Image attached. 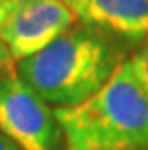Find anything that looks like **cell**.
Wrapping results in <instances>:
<instances>
[{
    "instance_id": "6da1fadb",
    "label": "cell",
    "mask_w": 148,
    "mask_h": 150,
    "mask_svg": "<svg viewBox=\"0 0 148 150\" xmlns=\"http://www.w3.org/2000/svg\"><path fill=\"white\" fill-rule=\"evenodd\" d=\"M123 61L121 40L77 22L43 50L18 61L16 73L48 105L70 107L95 95Z\"/></svg>"
},
{
    "instance_id": "9c48e42d",
    "label": "cell",
    "mask_w": 148,
    "mask_h": 150,
    "mask_svg": "<svg viewBox=\"0 0 148 150\" xmlns=\"http://www.w3.org/2000/svg\"><path fill=\"white\" fill-rule=\"evenodd\" d=\"M0 150H22L16 143H13L6 134L0 132Z\"/></svg>"
},
{
    "instance_id": "ba28073f",
    "label": "cell",
    "mask_w": 148,
    "mask_h": 150,
    "mask_svg": "<svg viewBox=\"0 0 148 150\" xmlns=\"http://www.w3.org/2000/svg\"><path fill=\"white\" fill-rule=\"evenodd\" d=\"M16 6H18V0H0V30H2L6 20Z\"/></svg>"
},
{
    "instance_id": "3957f363",
    "label": "cell",
    "mask_w": 148,
    "mask_h": 150,
    "mask_svg": "<svg viewBox=\"0 0 148 150\" xmlns=\"http://www.w3.org/2000/svg\"><path fill=\"white\" fill-rule=\"evenodd\" d=\"M0 132L22 150H64L55 111L14 70L0 73Z\"/></svg>"
},
{
    "instance_id": "5b68a950",
    "label": "cell",
    "mask_w": 148,
    "mask_h": 150,
    "mask_svg": "<svg viewBox=\"0 0 148 150\" xmlns=\"http://www.w3.org/2000/svg\"><path fill=\"white\" fill-rule=\"evenodd\" d=\"M79 22L100 29L125 43L148 38V0H63Z\"/></svg>"
},
{
    "instance_id": "30bf717a",
    "label": "cell",
    "mask_w": 148,
    "mask_h": 150,
    "mask_svg": "<svg viewBox=\"0 0 148 150\" xmlns=\"http://www.w3.org/2000/svg\"><path fill=\"white\" fill-rule=\"evenodd\" d=\"M18 2H22V0H18Z\"/></svg>"
},
{
    "instance_id": "8992f818",
    "label": "cell",
    "mask_w": 148,
    "mask_h": 150,
    "mask_svg": "<svg viewBox=\"0 0 148 150\" xmlns=\"http://www.w3.org/2000/svg\"><path fill=\"white\" fill-rule=\"evenodd\" d=\"M130 59V64H132V70L136 73V77L141 84V88L144 89L146 97H148V38L139 45V48L136 50V54L132 55Z\"/></svg>"
},
{
    "instance_id": "7a4b0ae2",
    "label": "cell",
    "mask_w": 148,
    "mask_h": 150,
    "mask_svg": "<svg viewBox=\"0 0 148 150\" xmlns=\"http://www.w3.org/2000/svg\"><path fill=\"white\" fill-rule=\"evenodd\" d=\"M64 150H148V97L130 59L77 105L57 107Z\"/></svg>"
},
{
    "instance_id": "277c9868",
    "label": "cell",
    "mask_w": 148,
    "mask_h": 150,
    "mask_svg": "<svg viewBox=\"0 0 148 150\" xmlns=\"http://www.w3.org/2000/svg\"><path fill=\"white\" fill-rule=\"evenodd\" d=\"M79 22L63 0H22L6 20L0 40L18 63L43 50Z\"/></svg>"
},
{
    "instance_id": "52a82bcc",
    "label": "cell",
    "mask_w": 148,
    "mask_h": 150,
    "mask_svg": "<svg viewBox=\"0 0 148 150\" xmlns=\"http://www.w3.org/2000/svg\"><path fill=\"white\" fill-rule=\"evenodd\" d=\"M14 70V59L9 52V48L6 47V43L0 40V73Z\"/></svg>"
}]
</instances>
